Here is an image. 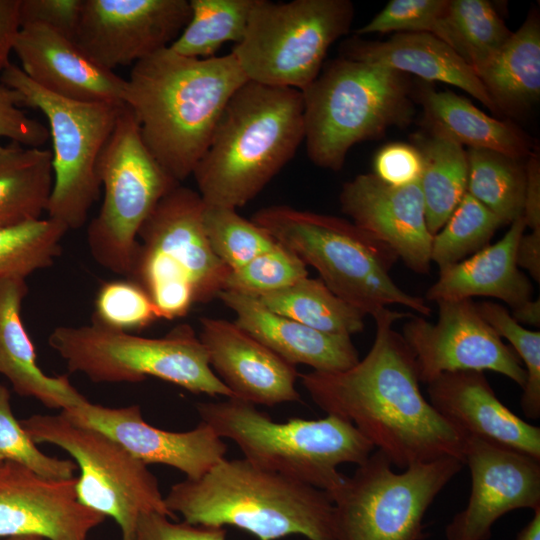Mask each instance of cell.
Instances as JSON below:
<instances>
[{
    "instance_id": "cell-1",
    "label": "cell",
    "mask_w": 540,
    "mask_h": 540,
    "mask_svg": "<svg viewBox=\"0 0 540 540\" xmlns=\"http://www.w3.org/2000/svg\"><path fill=\"white\" fill-rule=\"evenodd\" d=\"M410 313L384 308L374 316L373 344L363 359L338 372L299 374L314 403L352 423L393 467L454 457L464 464L466 438L420 389L414 355L394 323Z\"/></svg>"
},
{
    "instance_id": "cell-2",
    "label": "cell",
    "mask_w": 540,
    "mask_h": 540,
    "mask_svg": "<svg viewBox=\"0 0 540 540\" xmlns=\"http://www.w3.org/2000/svg\"><path fill=\"white\" fill-rule=\"evenodd\" d=\"M247 81L232 51L190 58L168 47L133 65L123 103L150 153L181 183L206 151L228 101Z\"/></svg>"
},
{
    "instance_id": "cell-3",
    "label": "cell",
    "mask_w": 540,
    "mask_h": 540,
    "mask_svg": "<svg viewBox=\"0 0 540 540\" xmlns=\"http://www.w3.org/2000/svg\"><path fill=\"white\" fill-rule=\"evenodd\" d=\"M304 138L302 92L247 81L225 106L192 173L203 203L244 206L294 157Z\"/></svg>"
},
{
    "instance_id": "cell-4",
    "label": "cell",
    "mask_w": 540,
    "mask_h": 540,
    "mask_svg": "<svg viewBox=\"0 0 540 540\" xmlns=\"http://www.w3.org/2000/svg\"><path fill=\"white\" fill-rule=\"evenodd\" d=\"M164 502L184 522L229 525L259 540L290 535L336 540L334 506L325 491L262 469L245 458H223L202 477L174 484Z\"/></svg>"
},
{
    "instance_id": "cell-5",
    "label": "cell",
    "mask_w": 540,
    "mask_h": 540,
    "mask_svg": "<svg viewBox=\"0 0 540 540\" xmlns=\"http://www.w3.org/2000/svg\"><path fill=\"white\" fill-rule=\"evenodd\" d=\"M302 95L308 158L332 171L354 145L409 126L415 114L404 73L344 53L324 63Z\"/></svg>"
},
{
    "instance_id": "cell-6",
    "label": "cell",
    "mask_w": 540,
    "mask_h": 540,
    "mask_svg": "<svg viewBox=\"0 0 540 540\" xmlns=\"http://www.w3.org/2000/svg\"><path fill=\"white\" fill-rule=\"evenodd\" d=\"M251 220L312 266L335 295L366 315L374 316L389 305L430 315L424 298L393 281L395 253L352 222L287 205L262 208Z\"/></svg>"
},
{
    "instance_id": "cell-7",
    "label": "cell",
    "mask_w": 540,
    "mask_h": 540,
    "mask_svg": "<svg viewBox=\"0 0 540 540\" xmlns=\"http://www.w3.org/2000/svg\"><path fill=\"white\" fill-rule=\"evenodd\" d=\"M201 421L234 441L250 463L323 490L343 482L341 464L361 465L373 445L349 421L327 414L318 420L276 422L255 405L227 398L196 405Z\"/></svg>"
},
{
    "instance_id": "cell-8",
    "label": "cell",
    "mask_w": 540,
    "mask_h": 540,
    "mask_svg": "<svg viewBox=\"0 0 540 540\" xmlns=\"http://www.w3.org/2000/svg\"><path fill=\"white\" fill-rule=\"evenodd\" d=\"M198 192L181 184L155 206L139 229L128 279L151 298L160 318L185 316L224 290L231 271L213 252L203 224Z\"/></svg>"
},
{
    "instance_id": "cell-9",
    "label": "cell",
    "mask_w": 540,
    "mask_h": 540,
    "mask_svg": "<svg viewBox=\"0 0 540 540\" xmlns=\"http://www.w3.org/2000/svg\"><path fill=\"white\" fill-rule=\"evenodd\" d=\"M49 346L94 383H137L156 377L193 393L233 398L209 364L208 352L188 324L161 338H147L97 322L59 326Z\"/></svg>"
},
{
    "instance_id": "cell-10",
    "label": "cell",
    "mask_w": 540,
    "mask_h": 540,
    "mask_svg": "<svg viewBox=\"0 0 540 540\" xmlns=\"http://www.w3.org/2000/svg\"><path fill=\"white\" fill-rule=\"evenodd\" d=\"M96 174L104 195L98 215L88 226V246L98 264L128 278L140 227L180 183L150 153L136 118L125 105L99 154Z\"/></svg>"
},
{
    "instance_id": "cell-11",
    "label": "cell",
    "mask_w": 540,
    "mask_h": 540,
    "mask_svg": "<svg viewBox=\"0 0 540 540\" xmlns=\"http://www.w3.org/2000/svg\"><path fill=\"white\" fill-rule=\"evenodd\" d=\"M354 18L349 0H256L232 53L248 81L303 91Z\"/></svg>"
},
{
    "instance_id": "cell-12",
    "label": "cell",
    "mask_w": 540,
    "mask_h": 540,
    "mask_svg": "<svg viewBox=\"0 0 540 540\" xmlns=\"http://www.w3.org/2000/svg\"><path fill=\"white\" fill-rule=\"evenodd\" d=\"M463 465L444 457L395 472L382 452H372L329 495L336 540L424 539L428 508Z\"/></svg>"
},
{
    "instance_id": "cell-13",
    "label": "cell",
    "mask_w": 540,
    "mask_h": 540,
    "mask_svg": "<svg viewBox=\"0 0 540 540\" xmlns=\"http://www.w3.org/2000/svg\"><path fill=\"white\" fill-rule=\"evenodd\" d=\"M0 84L20 94L22 106L37 109L46 117L53 145V187L46 212L68 230L81 228L99 199L97 160L124 104L57 96L12 63L1 74Z\"/></svg>"
},
{
    "instance_id": "cell-14",
    "label": "cell",
    "mask_w": 540,
    "mask_h": 540,
    "mask_svg": "<svg viewBox=\"0 0 540 540\" xmlns=\"http://www.w3.org/2000/svg\"><path fill=\"white\" fill-rule=\"evenodd\" d=\"M36 443L65 450L80 469L76 493L80 503L113 518L122 540H136V527L144 513L176 518L166 507L157 478L146 464L106 434L78 425L62 412L35 414L20 421Z\"/></svg>"
},
{
    "instance_id": "cell-15",
    "label": "cell",
    "mask_w": 540,
    "mask_h": 540,
    "mask_svg": "<svg viewBox=\"0 0 540 540\" xmlns=\"http://www.w3.org/2000/svg\"><path fill=\"white\" fill-rule=\"evenodd\" d=\"M435 323L410 317L402 336L411 349L420 382L443 373L493 371L523 388L526 371L516 353L479 314L471 299L441 301Z\"/></svg>"
},
{
    "instance_id": "cell-16",
    "label": "cell",
    "mask_w": 540,
    "mask_h": 540,
    "mask_svg": "<svg viewBox=\"0 0 540 540\" xmlns=\"http://www.w3.org/2000/svg\"><path fill=\"white\" fill-rule=\"evenodd\" d=\"M190 15L189 0H83L74 41L113 71L168 48Z\"/></svg>"
},
{
    "instance_id": "cell-17",
    "label": "cell",
    "mask_w": 540,
    "mask_h": 540,
    "mask_svg": "<svg viewBox=\"0 0 540 540\" xmlns=\"http://www.w3.org/2000/svg\"><path fill=\"white\" fill-rule=\"evenodd\" d=\"M464 464L471 477L466 507L445 528L446 540H489L494 523L516 509L540 508V459L467 437Z\"/></svg>"
},
{
    "instance_id": "cell-18",
    "label": "cell",
    "mask_w": 540,
    "mask_h": 540,
    "mask_svg": "<svg viewBox=\"0 0 540 540\" xmlns=\"http://www.w3.org/2000/svg\"><path fill=\"white\" fill-rule=\"evenodd\" d=\"M76 483L77 477L51 479L20 464L0 462V538L86 540L106 517L79 502Z\"/></svg>"
},
{
    "instance_id": "cell-19",
    "label": "cell",
    "mask_w": 540,
    "mask_h": 540,
    "mask_svg": "<svg viewBox=\"0 0 540 540\" xmlns=\"http://www.w3.org/2000/svg\"><path fill=\"white\" fill-rule=\"evenodd\" d=\"M61 412L111 437L144 464L171 466L190 480L202 477L227 451L223 439L204 422L184 432L163 430L147 423L138 405L111 408L85 400Z\"/></svg>"
},
{
    "instance_id": "cell-20",
    "label": "cell",
    "mask_w": 540,
    "mask_h": 540,
    "mask_svg": "<svg viewBox=\"0 0 540 540\" xmlns=\"http://www.w3.org/2000/svg\"><path fill=\"white\" fill-rule=\"evenodd\" d=\"M339 201L353 224L388 246L406 267L429 272L433 235L419 181L391 186L373 173L359 174L343 184Z\"/></svg>"
},
{
    "instance_id": "cell-21",
    "label": "cell",
    "mask_w": 540,
    "mask_h": 540,
    "mask_svg": "<svg viewBox=\"0 0 540 540\" xmlns=\"http://www.w3.org/2000/svg\"><path fill=\"white\" fill-rule=\"evenodd\" d=\"M199 339L209 364L233 398L253 405L275 406L300 400L299 373L234 322L202 317Z\"/></svg>"
},
{
    "instance_id": "cell-22",
    "label": "cell",
    "mask_w": 540,
    "mask_h": 540,
    "mask_svg": "<svg viewBox=\"0 0 540 540\" xmlns=\"http://www.w3.org/2000/svg\"><path fill=\"white\" fill-rule=\"evenodd\" d=\"M13 51L27 77L50 93L82 102L123 103L126 79L44 25H22Z\"/></svg>"
},
{
    "instance_id": "cell-23",
    "label": "cell",
    "mask_w": 540,
    "mask_h": 540,
    "mask_svg": "<svg viewBox=\"0 0 540 540\" xmlns=\"http://www.w3.org/2000/svg\"><path fill=\"white\" fill-rule=\"evenodd\" d=\"M433 408L465 437H475L540 459V428L513 413L483 372L443 373L427 384Z\"/></svg>"
},
{
    "instance_id": "cell-24",
    "label": "cell",
    "mask_w": 540,
    "mask_h": 540,
    "mask_svg": "<svg viewBox=\"0 0 540 540\" xmlns=\"http://www.w3.org/2000/svg\"><path fill=\"white\" fill-rule=\"evenodd\" d=\"M217 298L235 313L236 325L294 366L338 372L359 361L349 336L324 333L274 313L256 297L222 290Z\"/></svg>"
},
{
    "instance_id": "cell-25",
    "label": "cell",
    "mask_w": 540,
    "mask_h": 540,
    "mask_svg": "<svg viewBox=\"0 0 540 540\" xmlns=\"http://www.w3.org/2000/svg\"><path fill=\"white\" fill-rule=\"evenodd\" d=\"M525 228L521 216L496 243L439 269V277L427 290L425 300L438 303L485 296L505 302L511 310L531 300V282L516 263L517 245Z\"/></svg>"
},
{
    "instance_id": "cell-26",
    "label": "cell",
    "mask_w": 540,
    "mask_h": 540,
    "mask_svg": "<svg viewBox=\"0 0 540 540\" xmlns=\"http://www.w3.org/2000/svg\"><path fill=\"white\" fill-rule=\"evenodd\" d=\"M342 53L377 63L426 81L453 85L499 114L473 68L448 44L429 33H396L384 41L356 36L344 43Z\"/></svg>"
},
{
    "instance_id": "cell-27",
    "label": "cell",
    "mask_w": 540,
    "mask_h": 540,
    "mask_svg": "<svg viewBox=\"0 0 540 540\" xmlns=\"http://www.w3.org/2000/svg\"><path fill=\"white\" fill-rule=\"evenodd\" d=\"M27 292L25 279L0 281V373L17 394L33 397L47 408L66 410L87 399L72 386L67 374L48 376L38 366L21 317Z\"/></svg>"
},
{
    "instance_id": "cell-28",
    "label": "cell",
    "mask_w": 540,
    "mask_h": 540,
    "mask_svg": "<svg viewBox=\"0 0 540 540\" xmlns=\"http://www.w3.org/2000/svg\"><path fill=\"white\" fill-rule=\"evenodd\" d=\"M428 132L473 149L494 151L522 160L533 145L528 135L509 121L488 116L468 99L451 91L423 86L418 93Z\"/></svg>"
},
{
    "instance_id": "cell-29",
    "label": "cell",
    "mask_w": 540,
    "mask_h": 540,
    "mask_svg": "<svg viewBox=\"0 0 540 540\" xmlns=\"http://www.w3.org/2000/svg\"><path fill=\"white\" fill-rule=\"evenodd\" d=\"M476 74L499 114L518 116L540 97V21L531 12Z\"/></svg>"
},
{
    "instance_id": "cell-30",
    "label": "cell",
    "mask_w": 540,
    "mask_h": 540,
    "mask_svg": "<svg viewBox=\"0 0 540 540\" xmlns=\"http://www.w3.org/2000/svg\"><path fill=\"white\" fill-rule=\"evenodd\" d=\"M53 187L52 153L11 142L0 150V227L40 219Z\"/></svg>"
},
{
    "instance_id": "cell-31",
    "label": "cell",
    "mask_w": 540,
    "mask_h": 540,
    "mask_svg": "<svg viewBox=\"0 0 540 540\" xmlns=\"http://www.w3.org/2000/svg\"><path fill=\"white\" fill-rule=\"evenodd\" d=\"M412 142L422 158L419 182L427 227L434 236L467 192V151L462 145L430 132L414 134Z\"/></svg>"
},
{
    "instance_id": "cell-32",
    "label": "cell",
    "mask_w": 540,
    "mask_h": 540,
    "mask_svg": "<svg viewBox=\"0 0 540 540\" xmlns=\"http://www.w3.org/2000/svg\"><path fill=\"white\" fill-rule=\"evenodd\" d=\"M269 310L315 330L351 337L364 329L366 314L308 276L258 297Z\"/></svg>"
},
{
    "instance_id": "cell-33",
    "label": "cell",
    "mask_w": 540,
    "mask_h": 540,
    "mask_svg": "<svg viewBox=\"0 0 540 540\" xmlns=\"http://www.w3.org/2000/svg\"><path fill=\"white\" fill-rule=\"evenodd\" d=\"M467 192L502 222L523 216L526 170L521 160L484 149L468 148Z\"/></svg>"
},
{
    "instance_id": "cell-34",
    "label": "cell",
    "mask_w": 540,
    "mask_h": 540,
    "mask_svg": "<svg viewBox=\"0 0 540 540\" xmlns=\"http://www.w3.org/2000/svg\"><path fill=\"white\" fill-rule=\"evenodd\" d=\"M256 0H189L188 23L169 46L179 55L210 58L227 42L244 37Z\"/></svg>"
},
{
    "instance_id": "cell-35",
    "label": "cell",
    "mask_w": 540,
    "mask_h": 540,
    "mask_svg": "<svg viewBox=\"0 0 540 540\" xmlns=\"http://www.w3.org/2000/svg\"><path fill=\"white\" fill-rule=\"evenodd\" d=\"M490 1L449 0L443 41L476 71L511 37Z\"/></svg>"
},
{
    "instance_id": "cell-36",
    "label": "cell",
    "mask_w": 540,
    "mask_h": 540,
    "mask_svg": "<svg viewBox=\"0 0 540 540\" xmlns=\"http://www.w3.org/2000/svg\"><path fill=\"white\" fill-rule=\"evenodd\" d=\"M68 228L51 218L0 227V281L25 279L51 266Z\"/></svg>"
},
{
    "instance_id": "cell-37",
    "label": "cell",
    "mask_w": 540,
    "mask_h": 540,
    "mask_svg": "<svg viewBox=\"0 0 540 540\" xmlns=\"http://www.w3.org/2000/svg\"><path fill=\"white\" fill-rule=\"evenodd\" d=\"M503 226L501 220L468 192L433 236L431 262L439 269L464 260L486 247Z\"/></svg>"
},
{
    "instance_id": "cell-38",
    "label": "cell",
    "mask_w": 540,
    "mask_h": 540,
    "mask_svg": "<svg viewBox=\"0 0 540 540\" xmlns=\"http://www.w3.org/2000/svg\"><path fill=\"white\" fill-rule=\"evenodd\" d=\"M203 224L213 252L231 271L278 243L265 229L240 216L234 208L204 204Z\"/></svg>"
},
{
    "instance_id": "cell-39",
    "label": "cell",
    "mask_w": 540,
    "mask_h": 540,
    "mask_svg": "<svg viewBox=\"0 0 540 540\" xmlns=\"http://www.w3.org/2000/svg\"><path fill=\"white\" fill-rule=\"evenodd\" d=\"M481 317L503 339L509 341L526 371L520 405L530 419L540 418V332L518 323L502 305L494 302L476 304Z\"/></svg>"
},
{
    "instance_id": "cell-40",
    "label": "cell",
    "mask_w": 540,
    "mask_h": 540,
    "mask_svg": "<svg viewBox=\"0 0 540 540\" xmlns=\"http://www.w3.org/2000/svg\"><path fill=\"white\" fill-rule=\"evenodd\" d=\"M307 276L306 264L291 250L277 243L239 269L230 271L224 290L258 298Z\"/></svg>"
},
{
    "instance_id": "cell-41",
    "label": "cell",
    "mask_w": 540,
    "mask_h": 540,
    "mask_svg": "<svg viewBox=\"0 0 540 540\" xmlns=\"http://www.w3.org/2000/svg\"><path fill=\"white\" fill-rule=\"evenodd\" d=\"M160 319L151 298L133 280L104 282L98 289L91 321L126 332L139 331Z\"/></svg>"
},
{
    "instance_id": "cell-42",
    "label": "cell",
    "mask_w": 540,
    "mask_h": 540,
    "mask_svg": "<svg viewBox=\"0 0 540 540\" xmlns=\"http://www.w3.org/2000/svg\"><path fill=\"white\" fill-rule=\"evenodd\" d=\"M4 461L20 464L51 479H70L77 469L73 461L48 456L38 449L14 417L10 393L0 384V462Z\"/></svg>"
},
{
    "instance_id": "cell-43",
    "label": "cell",
    "mask_w": 540,
    "mask_h": 540,
    "mask_svg": "<svg viewBox=\"0 0 540 540\" xmlns=\"http://www.w3.org/2000/svg\"><path fill=\"white\" fill-rule=\"evenodd\" d=\"M448 4L449 0H391L367 24L356 30V36L390 32L429 33L443 41Z\"/></svg>"
},
{
    "instance_id": "cell-44",
    "label": "cell",
    "mask_w": 540,
    "mask_h": 540,
    "mask_svg": "<svg viewBox=\"0 0 540 540\" xmlns=\"http://www.w3.org/2000/svg\"><path fill=\"white\" fill-rule=\"evenodd\" d=\"M21 107V95L0 84V140L7 138L27 147H42L50 138L48 128L27 116Z\"/></svg>"
},
{
    "instance_id": "cell-45",
    "label": "cell",
    "mask_w": 540,
    "mask_h": 540,
    "mask_svg": "<svg viewBox=\"0 0 540 540\" xmlns=\"http://www.w3.org/2000/svg\"><path fill=\"white\" fill-rule=\"evenodd\" d=\"M373 174L391 186H405L420 180L422 158L413 144L390 143L375 155Z\"/></svg>"
},
{
    "instance_id": "cell-46",
    "label": "cell",
    "mask_w": 540,
    "mask_h": 540,
    "mask_svg": "<svg viewBox=\"0 0 540 540\" xmlns=\"http://www.w3.org/2000/svg\"><path fill=\"white\" fill-rule=\"evenodd\" d=\"M82 6L83 0H21V22L44 25L74 40Z\"/></svg>"
},
{
    "instance_id": "cell-47",
    "label": "cell",
    "mask_w": 540,
    "mask_h": 540,
    "mask_svg": "<svg viewBox=\"0 0 540 540\" xmlns=\"http://www.w3.org/2000/svg\"><path fill=\"white\" fill-rule=\"evenodd\" d=\"M166 515L149 512L140 516L136 540H226L224 527L172 522Z\"/></svg>"
},
{
    "instance_id": "cell-48",
    "label": "cell",
    "mask_w": 540,
    "mask_h": 540,
    "mask_svg": "<svg viewBox=\"0 0 540 540\" xmlns=\"http://www.w3.org/2000/svg\"><path fill=\"white\" fill-rule=\"evenodd\" d=\"M21 0H0V76L11 63L16 38L22 27Z\"/></svg>"
},
{
    "instance_id": "cell-49",
    "label": "cell",
    "mask_w": 540,
    "mask_h": 540,
    "mask_svg": "<svg viewBox=\"0 0 540 540\" xmlns=\"http://www.w3.org/2000/svg\"><path fill=\"white\" fill-rule=\"evenodd\" d=\"M526 189L523 218L531 230L540 229V160L533 149L525 165Z\"/></svg>"
},
{
    "instance_id": "cell-50",
    "label": "cell",
    "mask_w": 540,
    "mask_h": 540,
    "mask_svg": "<svg viewBox=\"0 0 540 540\" xmlns=\"http://www.w3.org/2000/svg\"><path fill=\"white\" fill-rule=\"evenodd\" d=\"M516 263L527 270L537 283L540 282V229L521 236L516 249Z\"/></svg>"
},
{
    "instance_id": "cell-51",
    "label": "cell",
    "mask_w": 540,
    "mask_h": 540,
    "mask_svg": "<svg viewBox=\"0 0 540 540\" xmlns=\"http://www.w3.org/2000/svg\"><path fill=\"white\" fill-rule=\"evenodd\" d=\"M512 317L520 324L540 326V301L529 300L512 310Z\"/></svg>"
},
{
    "instance_id": "cell-52",
    "label": "cell",
    "mask_w": 540,
    "mask_h": 540,
    "mask_svg": "<svg viewBox=\"0 0 540 540\" xmlns=\"http://www.w3.org/2000/svg\"><path fill=\"white\" fill-rule=\"evenodd\" d=\"M533 511L532 519L521 529L516 540H540V508Z\"/></svg>"
},
{
    "instance_id": "cell-53",
    "label": "cell",
    "mask_w": 540,
    "mask_h": 540,
    "mask_svg": "<svg viewBox=\"0 0 540 540\" xmlns=\"http://www.w3.org/2000/svg\"><path fill=\"white\" fill-rule=\"evenodd\" d=\"M4 540H46V539H43L37 536H13V537H7Z\"/></svg>"
}]
</instances>
